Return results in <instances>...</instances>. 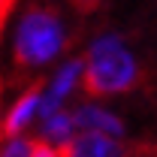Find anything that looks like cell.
Listing matches in <instances>:
<instances>
[{"instance_id": "obj_5", "label": "cell", "mask_w": 157, "mask_h": 157, "mask_svg": "<svg viewBox=\"0 0 157 157\" xmlns=\"http://www.w3.org/2000/svg\"><path fill=\"white\" fill-rule=\"evenodd\" d=\"M39 106V85H33L30 91H24L21 94V100L12 106V112L6 115V124H3V136H18L21 130L30 124V118H33V112H36Z\"/></svg>"}, {"instance_id": "obj_11", "label": "cell", "mask_w": 157, "mask_h": 157, "mask_svg": "<svg viewBox=\"0 0 157 157\" xmlns=\"http://www.w3.org/2000/svg\"><path fill=\"white\" fill-rule=\"evenodd\" d=\"M12 3H15V0H0V30H3V21H6V15H9Z\"/></svg>"}, {"instance_id": "obj_1", "label": "cell", "mask_w": 157, "mask_h": 157, "mask_svg": "<svg viewBox=\"0 0 157 157\" xmlns=\"http://www.w3.org/2000/svg\"><path fill=\"white\" fill-rule=\"evenodd\" d=\"M67 27L60 21L58 9L33 0L18 18V30H15V67L21 73L24 70H36L45 67L48 60H55L67 48Z\"/></svg>"}, {"instance_id": "obj_2", "label": "cell", "mask_w": 157, "mask_h": 157, "mask_svg": "<svg viewBox=\"0 0 157 157\" xmlns=\"http://www.w3.org/2000/svg\"><path fill=\"white\" fill-rule=\"evenodd\" d=\"M139 85V67L118 33L94 39L85 60V91L91 97L124 94Z\"/></svg>"}, {"instance_id": "obj_6", "label": "cell", "mask_w": 157, "mask_h": 157, "mask_svg": "<svg viewBox=\"0 0 157 157\" xmlns=\"http://www.w3.org/2000/svg\"><path fill=\"white\" fill-rule=\"evenodd\" d=\"M78 73H82V60H70V63H63V67H60V73L55 76V82H52V91H48V97L58 100V103H63V100H67V94L76 88Z\"/></svg>"}, {"instance_id": "obj_8", "label": "cell", "mask_w": 157, "mask_h": 157, "mask_svg": "<svg viewBox=\"0 0 157 157\" xmlns=\"http://www.w3.org/2000/svg\"><path fill=\"white\" fill-rule=\"evenodd\" d=\"M30 142H33V139H15L12 136V142L3 148L0 157H30Z\"/></svg>"}, {"instance_id": "obj_3", "label": "cell", "mask_w": 157, "mask_h": 157, "mask_svg": "<svg viewBox=\"0 0 157 157\" xmlns=\"http://www.w3.org/2000/svg\"><path fill=\"white\" fill-rule=\"evenodd\" d=\"M60 151L63 157H127L124 145H118L109 133H100V130H88L76 139H67Z\"/></svg>"}, {"instance_id": "obj_12", "label": "cell", "mask_w": 157, "mask_h": 157, "mask_svg": "<svg viewBox=\"0 0 157 157\" xmlns=\"http://www.w3.org/2000/svg\"><path fill=\"white\" fill-rule=\"evenodd\" d=\"M0 139H3V121H0Z\"/></svg>"}, {"instance_id": "obj_10", "label": "cell", "mask_w": 157, "mask_h": 157, "mask_svg": "<svg viewBox=\"0 0 157 157\" xmlns=\"http://www.w3.org/2000/svg\"><path fill=\"white\" fill-rule=\"evenodd\" d=\"M70 3L76 6L78 12H94V9H97V6L103 3V0H70Z\"/></svg>"}, {"instance_id": "obj_7", "label": "cell", "mask_w": 157, "mask_h": 157, "mask_svg": "<svg viewBox=\"0 0 157 157\" xmlns=\"http://www.w3.org/2000/svg\"><path fill=\"white\" fill-rule=\"evenodd\" d=\"M76 127H73V118L63 115V112H55V115H48L45 121H42V133H45V139H52V142H67L70 139V133H73Z\"/></svg>"}, {"instance_id": "obj_9", "label": "cell", "mask_w": 157, "mask_h": 157, "mask_svg": "<svg viewBox=\"0 0 157 157\" xmlns=\"http://www.w3.org/2000/svg\"><path fill=\"white\" fill-rule=\"evenodd\" d=\"M30 157H63V151L48 142H30Z\"/></svg>"}, {"instance_id": "obj_4", "label": "cell", "mask_w": 157, "mask_h": 157, "mask_svg": "<svg viewBox=\"0 0 157 157\" xmlns=\"http://www.w3.org/2000/svg\"><path fill=\"white\" fill-rule=\"evenodd\" d=\"M70 118H73V127H78V130H100V133H109V136H121L124 133L121 118H115L106 109H97V106H82Z\"/></svg>"}]
</instances>
